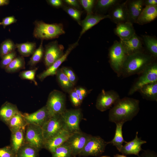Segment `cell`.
Here are the masks:
<instances>
[{
	"mask_svg": "<svg viewBox=\"0 0 157 157\" xmlns=\"http://www.w3.org/2000/svg\"><path fill=\"white\" fill-rule=\"evenodd\" d=\"M143 0H127L126 6L129 15V22L136 23L144 6Z\"/></svg>",
	"mask_w": 157,
	"mask_h": 157,
	"instance_id": "20",
	"label": "cell"
},
{
	"mask_svg": "<svg viewBox=\"0 0 157 157\" xmlns=\"http://www.w3.org/2000/svg\"><path fill=\"white\" fill-rule=\"evenodd\" d=\"M108 144V142L105 141L100 136L91 135L78 156L83 157L99 156L104 152Z\"/></svg>",
	"mask_w": 157,
	"mask_h": 157,
	"instance_id": "7",
	"label": "cell"
},
{
	"mask_svg": "<svg viewBox=\"0 0 157 157\" xmlns=\"http://www.w3.org/2000/svg\"><path fill=\"white\" fill-rule=\"evenodd\" d=\"M15 44L18 51L23 57L32 55L36 49V44L35 42H27Z\"/></svg>",
	"mask_w": 157,
	"mask_h": 157,
	"instance_id": "30",
	"label": "cell"
},
{
	"mask_svg": "<svg viewBox=\"0 0 157 157\" xmlns=\"http://www.w3.org/2000/svg\"><path fill=\"white\" fill-rule=\"evenodd\" d=\"M45 140L41 127L34 124H27L25 131V143L39 151L44 148Z\"/></svg>",
	"mask_w": 157,
	"mask_h": 157,
	"instance_id": "8",
	"label": "cell"
},
{
	"mask_svg": "<svg viewBox=\"0 0 157 157\" xmlns=\"http://www.w3.org/2000/svg\"><path fill=\"white\" fill-rule=\"evenodd\" d=\"M114 32L120 38V40L128 39L135 34L133 24L129 22L117 24Z\"/></svg>",
	"mask_w": 157,
	"mask_h": 157,
	"instance_id": "22",
	"label": "cell"
},
{
	"mask_svg": "<svg viewBox=\"0 0 157 157\" xmlns=\"http://www.w3.org/2000/svg\"><path fill=\"white\" fill-rule=\"evenodd\" d=\"M139 103V100L133 98L125 97L120 98L110 110L109 121L115 124H124L132 120L140 110Z\"/></svg>",
	"mask_w": 157,
	"mask_h": 157,
	"instance_id": "1",
	"label": "cell"
},
{
	"mask_svg": "<svg viewBox=\"0 0 157 157\" xmlns=\"http://www.w3.org/2000/svg\"><path fill=\"white\" fill-rule=\"evenodd\" d=\"M138 91L144 99L157 101V82L146 85Z\"/></svg>",
	"mask_w": 157,
	"mask_h": 157,
	"instance_id": "26",
	"label": "cell"
},
{
	"mask_svg": "<svg viewBox=\"0 0 157 157\" xmlns=\"http://www.w3.org/2000/svg\"><path fill=\"white\" fill-rule=\"evenodd\" d=\"M51 154V157H73L70 148L65 142L57 147Z\"/></svg>",
	"mask_w": 157,
	"mask_h": 157,
	"instance_id": "36",
	"label": "cell"
},
{
	"mask_svg": "<svg viewBox=\"0 0 157 157\" xmlns=\"http://www.w3.org/2000/svg\"><path fill=\"white\" fill-rule=\"evenodd\" d=\"M0 157H17V154L10 145L0 148Z\"/></svg>",
	"mask_w": 157,
	"mask_h": 157,
	"instance_id": "42",
	"label": "cell"
},
{
	"mask_svg": "<svg viewBox=\"0 0 157 157\" xmlns=\"http://www.w3.org/2000/svg\"><path fill=\"white\" fill-rule=\"evenodd\" d=\"M143 40L145 46L150 53L154 58L157 57V40L153 37L148 35L143 36Z\"/></svg>",
	"mask_w": 157,
	"mask_h": 157,
	"instance_id": "33",
	"label": "cell"
},
{
	"mask_svg": "<svg viewBox=\"0 0 157 157\" xmlns=\"http://www.w3.org/2000/svg\"><path fill=\"white\" fill-rule=\"evenodd\" d=\"M25 129L11 133L10 145L17 154L19 148L25 143Z\"/></svg>",
	"mask_w": 157,
	"mask_h": 157,
	"instance_id": "27",
	"label": "cell"
},
{
	"mask_svg": "<svg viewBox=\"0 0 157 157\" xmlns=\"http://www.w3.org/2000/svg\"><path fill=\"white\" fill-rule=\"evenodd\" d=\"M91 135L81 131L71 134L65 142L70 148L72 156L78 155Z\"/></svg>",
	"mask_w": 157,
	"mask_h": 157,
	"instance_id": "12",
	"label": "cell"
},
{
	"mask_svg": "<svg viewBox=\"0 0 157 157\" xmlns=\"http://www.w3.org/2000/svg\"><path fill=\"white\" fill-rule=\"evenodd\" d=\"M133 83L129 92L128 95L133 94L143 86L157 82V63L153 62L140 74Z\"/></svg>",
	"mask_w": 157,
	"mask_h": 157,
	"instance_id": "5",
	"label": "cell"
},
{
	"mask_svg": "<svg viewBox=\"0 0 157 157\" xmlns=\"http://www.w3.org/2000/svg\"><path fill=\"white\" fill-rule=\"evenodd\" d=\"M138 132L137 131L135 138L129 142L126 141L125 144L123 145L119 152L123 155H135L138 157L139 156V152L142 150L141 146L147 142L142 140L141 138L138 136Z\"/></svg>",
	"mask_w": 157,
	"mask_h": 157,
	"instance_id": "17",
	"label": "cell"
},
{
	"mask_svg": "<svg viewBox=\"0 0 157 157\" xmlns=\"http://www.w3.org/2000/svg\"><path fill=\"white\" fill-rule=\"evenodd\" d=\"M64 1L69 5L76 9L79 8L80 5L78 1L76 0H65Z\"/></svg>",
	"mask_w": 157,
	"mask_h": 157,
	"instance_id": "49",
	"label": "cell"
},
{
	"mask_svg": "<svg viewBox=\"0 0 157 157\" xmlns=\"http://www.w3.org/2000/svg\"><path fill=\"white\" fill-rule=\"evenodd\" d=\"M119 41L127 56L144 52L141 40L136 34L128 39Z\"/></svg>",
	"mask_w": 157,
	"mask_h": 157,
	"instance_id": "18",
	"label": "cell"
},
{
	"mask_svg": "<svg viewBox=\"0 0 157 157\" xmlns=\"http://www.w3.org/2000/svg\"><path fill=\"white\" fill-rule=\"evenodd\" d=\"M47 1L48 4L56 8L60 7L63 5V1L60 0H48Z\"/></svg>",
	"mask_w": 157,
	"mask_h": 157,
	"instance_id": "48",
	"label": "cell"
},
{
	"mask_svg": "<svg viewBox=\"0 0 157 157\" xmlns=\"http://www.w3.org/2000/svg\"><path fill=\"white\" fill-rule=\"evenodd\" d=\"M25 62L24 57L17 56L5 69L6 72L12 73L25 68Z\"/></svg>",
	"mask_w": 157,
	"mask_h": 157,
	"instance_id": "31",
	"label": "cell"
},
{
	"mask_svg": "<svg viewBox=\"0 0 157 157\" xmlns=\"http://www.w3.org/2000/svg\"><path fill=\"white\" fill-rule=\"evenodd\" d=\"M106 18H109L107 15L92 13L87 15L84 19L81 22V25L82 27L79 39L87 31L99 23L101 20Z\"/></svg>",
	"mask_w": 157,
	"mask_h": 157,
	"instance_id": "21",
	"label": "cell"
},
{
	"mask_svg": "<svg viewBox=\"0 0 157 157\" xmlns=\"http://www.w3.org/2000/svg\"><path fill=\"white\" fill-rule=\"evenodd\" d=\"M79 40L78 39L75 42L69 45L65 53L61 58L56 61L46 70L37 75V77L41 81H42L48 76L56 75L59 67L65 61L72 50L78 45Z\"/></svg>",
	"mask_w": 157,
	"mask_h": 157,
	"instance_id": "14",
	"label": "cell"
},
{
	"mask_svg": "<svg viewBox=\"0 0 157 157\" xmlns=\"http://www.w3.org/2000/svg\"><path fill=\"white\" fill-rule=\"evenodd\" d=\"M16 44L11 40L7 39L3 41L0 46V57L1 58L6 55L15 51Z\"/></svg>",
	"mask_w": 157,
	"mask_h": 157,
	"instance_id": "35",
	"label": "cell"
},
{
	"mask_svg": "<svg viewBox=\"0 0 157 157\" xmlns=\"http://www.w3.org/2000/svg\"><path fill=\"white\" fill-rule=\"evenodd\" d=\"M157 17V6H147L143 8L136 23L139 25L149 23Z\"/></svg>",
	"mask_w": 157,
	"mask_h": 157,
	"instance_id": "24",
	"label": "cell"
},
{
	"mask_svg": "<svg viewBox=\"0 0 157 157\" xmlns=\"http://www.w3.org/2000/svg\"><path fill=\"white\" fill-rule=\"evenodd\" d=\"M119 99V95L116 91L113 90L105 91L102 90L97 97L96 108L100 111H105L110 109Z\"/></svg>",
	"mask_w": 157,
	"mask_h": 157,
	"instance_id": "13",
	"label": "cell"
},
{
	"mask_svg": "<svg viewBox=\"0 0 157 157\" xmlns=\"http://www.w3.org/2000/svg\"><path fill=\"white\" fill-rule=\"evenodd\" d=\"M99 157H110L109 156H101Z\"/></svg>",
	"mask_w": 157,
	"mask_h": 157,
	"instance_id": "53",
	"label": "cell"
},
{
	"mask_svg": "<svg viewBox=\"0 0 157 157\" xmlns=\"http://www.w3.org/2000/svg\"><path fill=\"white\" fill-rule=\"evenodd\" d=\"M43 40L41 42L39 47L36 49L32 55L28 63V65L31 67L35 65L40 62L43 57L44 54V48L43 45Z\"/></svg>",
	"mask_w": 157,
	"mask_h": 157,
	"instance_id": "34",
	"label": "cell"
},
{
	"mask_svg": "<svg viewBox=\"0 0 157 157\" xmlns=\"http://www.w3.org/2000/svg\"><path fill=\"white\" fill-rule=\"evenodd\" d=\"M27 124L23 113L20 111L12 117L6 124L11 133L25 129Z\"/></svg>",
	"mask_w": 157,
	"mask_h": 157,
	"instance_id": "25",
	"label": "cell"
},
{
	"mask_svg": "<svg viewBox=\"0 0 157 157\" xmlns=\"http://www.w3.org/2000/svg\"><path fill=\"white\" fill-rule=\"evenodd\" d=\"M72 134L64 130L55 136L45 140L44 148L51 154L65 142Z\"/></svg>",
	"mask_w": 157,
	"mask_h": 157,
	"instance_id": "19",
	"label": "cell"
},
{
	"mask_svg": "<svg viewBox=\"0 0 157 157\" xmlns=\"http://www.w3.org/2000/svg\"><path fill=\"white\" fill-rule=\"evenodd\" d=\"M69 97L71 102L73 106L76 107L79 106L81 102L74 89L69 93Z\"/></svg>",
	"mask_w": 157,
	"mask_h": 157,
	"instance_id": "44",
	"label": "cell"
},
{
	"mask_svg": "<svg viewBox=\"0 0 157 157\" xmlns=\"http://www.w3.org/2000/svg\"><path fill=\"white\" fill-rule=\"evenodd\" d=\"M9 3V0H0V6L8 5Z\"/></svg>",
	"mask_w": 157,
	"mask_h": 157,
	"instance_id": "51",
	"label": "cell"
},
{
	"mask_svg": "<svg viewBox=\"0 0 157 157\" xmlns=\"http://www.w3.org/2000/svg\"><path fill=\"white\" fill-rule=\"evenodd\" d=\"M126 0L122 3H118L114 6L110 10V19L117 24L129 22V15L127 9Z\"/></svg>",
	"mask_w": 157,
	"mask_h": 157,
	"instance_id": "16",
	"label": "cell"
},
{
	"mask_svg": "<svg viewBox=\"0 0 157 157\" xmlns=\"http://www.w3.org/2000/svg\"><path fill=\"white\" fill-rule=\"evenodd\" d=\"M64 47L57 40L45 45L44 56V63L47 69L64 55Z\"/></svg>",
	"mask_w": 157,
	"mask_h": 157,
	"instance_id": "11",
	"label": "cell"
},
{
	"mask_svg": "<svg viewBox=\"0 0 157 157\" xmlns=\"http://www.w3.org/2000/svg\"><path fill=\"white\" fill-rule=\"evenodd\" d=\"M33 37L41 40H49L57 38L65 33L63 24L61 23L47 24L42 21L35 20Z\"/></svg>",
	"mask_w": 157,
	"mask_h": 157,
	"instance_id": "3",
	"label": "cell"
},
{
	"mask_svg": "<svg viewBox=\"0 0 157 157\" xmlns=\"http://www.w3.org/2000/svg\"><path fill=\"white\" fill-rule=\"evenodd\" d=\"M63 9L69 15L76 21L79 25H81V18L82 11L75 8L69 6L64 7Z\"/></svg>",
	"mask_w": 157,
	"mask_h": 157,
	"instance_id": "39",
	"label": "cell"
},
{
	"mask_svg": "<svg viewBox=\"0 0 157 157\" xmlns=\"http://www.w3.org/2000/svg\"><path fill=\"white\" fill-rule=\"evenodd\" d=\"M17 56L15 51L8 54L1 58L0 66L1 68L4 69Z\"/></svg>",
	"mask_w": 157,
	"mask_h": 157,
	"instance_id": "40",
	"label": "cell"
},
{
	"mask_svg": "<svg viewBox=\"0 0 157 157\" xmlns=\"http://www.w3.org/2000/svg\"><path fill=\"white\" fill-rule=\"evenodd\" d=\"M38 70L37 68L34 69L22 71L20 72L19 76L22 79H26L33 81L37 85L38 83L35 78V74Z\"/></svg>",
	"mask_w": 157,
	"mask_h": 157,
	"instance_id": "38",
	"label": "cell"
},
{
	"mask_svg": "<svg viewBox=\"0 0 157 157\" xmlns=\"http://www.w3.org/2000/svg\"><path fill=\"white\" fill-rule=\"evenodd\" d=\"M114 157H127L124 155H120L118 154H116L114 156Z\"/></svg>",
	"mask_w": 157,
	"mask_h": 157,
	"instance_id": "52",
	"label": "cell"
},
{
	"mask_svg": "<svg viewBox=\"0 0 157 157\" xmlns=\"http://www.w3.org/2000/svg\"><path fill=\"white\" fill-rule=\"evenodd\" d=\"M41 127L45 140L65 130L64 122L61 114L51 117Z\"/></svg>",
	"mask_w": 157,
	"mask_h": 157,
	"instance_id": "10",
	"label": "cell"
},
{
	"mask_svg": "<svg viewBox=\"0 0 157 157\" xmlns=\"http://www.w3.org/2000/svg\"><path fill=\"white\" fill-rule=\"evenodd\" d=\"M27 124H34L41 127L51 117L46 105L31 113H23Z\"/></svg>",
	"mask_w": 157,
	"mask_h": 157,
	"instance_id": "15",
	"label": "cell"
},
{
	"mask_svg": "<svg viewBox=\"0 0 157 157\" xmlns=\"http://www.w3.org/2000/svg\"><path fill=\"white\" fill-rule=\"evenodd\" d=\"M74 90L82 103L88 93V91L84 88L78 87L74 88Z\"/></svg>",
	"mask_w": 157,
	"mask_h": 157,
	"instance_id": "45",
	"label": "cell"
},
{
	"mask_svg": "<svg viewBox=\"0 0 157 157\" xmlns=\"http://www.w3.org/2000/svg\"><path fill=\"white\" fill-rule=\"evenodd\" d=\"M120 1L118 0H99L97 1L96 7L101 10H110L114 6Z\"/></svg>",
	"mask_w": 157,
	"mask_h": 157,
	"instance_id": "37",
	"label": "cell"
},
{
	"mask_svg": "<svg viewBox=\"0 0 157 157\" xmlns=\"http://www.w3.org/2000/svg\"><path fill=\"white\" fill-rule=\"evenodd\" d=\"M154 58L144 52L128 56L123 65L121 75L127 77L140 74L154 62Z\"/></svg>",
	"mask_w": 157,
	"mask_h": 157,
	"instance_id": "2",
	"label": "cell"
},
{
	"mask_svg": "<svg viewBox=\"0 0 157 157\" xmlns=\"http://www.w3.org/2000/svg\"><path fill=\"white\" fill-rule=\"evenodd\" d=\"M19 112L16 105L6 101L0 108V120L6 124L12 117Z\"/></svg>",
	"mask_w": 157,
	"mask_h": 157,
	"instance_id": "23",
	"label": "cell"
},
{
	"mask_svg": "<svg viewBox=\"0 0 157 157\" xmlns=\"http://www.w3.org/2000/svg\"><path fill=\"white\" fill-rule=\"evenodd\" d=\"M116 128L113 138L110 141L108 142V144H112L120 152L123 146V144L126 142L124 139L122 134V128L124 123H119L115 124Z\"/></svg>",
	"mask_w": 157,
	"mask_h": 157,
	"instance_id": "29",
	"label": "cell"
},
{
	"mask_svg": "<svg viewBox=\"0 0 157 157\" xmlns=\"http://www.w3.org/2000/svg\"><path fill=\"white\" fill-rule=\"evenodd\" d=\"M87 13V15L93 13L92 10L95 1L94 0H80L78 1Z\"/></svg>",
	"mask_w": 157,
	"mask_h": 157,
	"instance_id": "41",
	"label": "cell"
},
{
	"mask_svg": "<svg viewBox=\"0 0 157 157\" xmlns=\"http://www.w3.org/2000/svg\"><path fill=\"white\" fill-rule=\"evenodd\" d=\"M66 96L62 92L55 90L50 92L45 105L50 117L64 112L66 109Z\"/></svg>",
	"mask_w": 157,
	"mask_h": 157,
	"instance_id": "6",
	"label": "cell"
},
{
	"mask_svg": "<svg viewBox=\"0 0 157 157\" xmlns=\"http://www.w3.org/2000/svg\"><path fill=\"white\" fill-rule=\"evenodd\" d=\"M138 157H157V154L154 151L149 149L143 150Z\"/></svg>",
	"mask_w": 157,
	"mask_h": 157,
	"instance_id": "47",
	"label": "cell"
},
{
	"mask_svg": "<svg viewBox=\"0 0 157 157\" xmlns=\"http://www.w3.org/2000/svg\"><path fill=\"white\" fill-rule=\"evenodd\" d=\"M61 115L66 130L71 134L81 131L80 127L83 117L81 109H66Z\"/></svg>",
	"mask_w": 157,
	"mask_h": 157,
	"instance_id": "9",
	"label": "cell"
},
{
	"mask_svg": "<svg viewBox=\"0 0 157 157\" xmlns=\"http://www.w3.org/2000/svg\"><path fill=\"white\" fill-rule=\"evenodd\" d=\"M17 21V19L15 18L14 16H8L3 18L1 22V25L5 28L7 26L15 23Z\"/></svg>",
	"mask_w": 157,
	"mask_h": 157,
	"instance_id": "46",
	"label": "cell"
},
{
	"mask_svg": "<svg viewBox=\"0 0 157 157\" xmlns=\"http://www.w3.org/2000/svg\"><path fill=\"white\" fill-rule=\"evenodd\" d=\"M1 25V22H0V25Z\"/></svg>",
	"mask_w": 157,
	"mask_h": 157,
	"instance_id": "54",
	"label": "cell"
},
{
	"mask_svg": "<svg viewBox=\"0 0 157 157\" xmlns=\"http://www.w3.org/2000/svg\"><path fill=\"white\" fill-rule=\"evenodd\" d=\"M56 75L58 83L64 91L69 93L74 89V85L69 80L61 68L58 69Z\"/></svg>",
	"mask_w": 157,
	"mask_h": 157,
	"instance_id": "28",
	"label": "cell"
},
{
	"mask_svg": "<svg viewBox=\"0 0 157 157\" xmlns=\"http://www.w3.org/2000/svg\"><path fill=\"white\" fill-rule=\"evenodd\" d=\"M61 69L69 80L75 85L77 81V78L73 71L71 69L67 67H63Z\"/></svg>",
	"mask_w": 157,
	"mask_h": 157,
	"instance_id": "43",
	"label": "cell"
},
{
	"mask_svg": "<svg viewBox=\"0 0 157 157\" xmlns=\"http://www.w3.org/2000/svg\"><path fill=\"white\" fill-rule=\"evenodd\" d=\"M39 151L33 147L25 143L19 149L17 157H39Z\"/></svg>",
	"mask_w": 157,
	"mask_h": 157,
	"instance_id": "32",
	"label": "cell"
},
{
	"mask_svg": "<svg viewBox=\"0 0 157 157\" xmlns=\"http://www.w3.org/2000/svg\"><path fill=\"white\" fill-rule=\"evenodd\" d=\"M127 56L120 41H115L109 50V63L111 68L119 77Z\"/></svg>",
	"mask_w": 157,
	"mask_h": 157,
	"instance_id": "4",
	"label": "cell"
},
{
	"mask_svg": "<svg viewBox=\"0 0 157 157\" xmlns=\"http://www.w3.org/2000/svg\"><path fill=\"white\" fill-rule=\"evenodd\" d=\"M144 2L145 6H157L156 0H144Z\"/></svg>",
	"mask_w": 157,
	"mask_h": 157,
	"instance_id": "50",
	"label": "cell"
}]
</instances>
